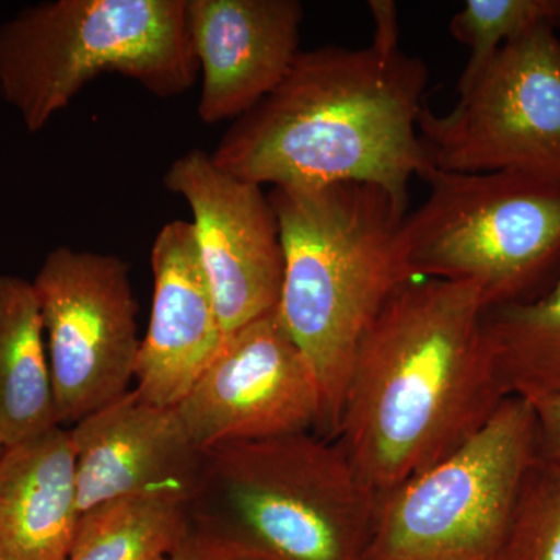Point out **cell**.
<instances>
[{
    "label": "cell",
    "instance_id": "obj_15",
    "mask_svg": "<svg viewBox=\"0 0 560 560\" xmlns=\"http://www.w3.org/2000/svg\"><path fill=\"white\" fill-rule=\"evenodd\" d=\"M81 511L66 427L7 445L0 456V560H68Z\"/></svg>",
    "mask_w": 560,
    "mask_h": 560
},
{
    "label": "cell",
    "instance_id": "obj_17",
    "mask_svg": "<svg viewBox=\"0 0 560 560\" xmlns=\"http://www.w3.org/2000/svg\"><path fill=\"white\" fill-rule=\"evenodd\" d=\"M482 330L508 397L560 396V268L539 293L486 308Z\"/></svg>",
    "mask_w": 560,
    "mask_h": 560
},
{
    "label": "cell",
    "instance_id": "obj_4",
    "mask_svg": "<svg viewBox=\"0 0 560 560\" xmlns=\"http://www.w3.org/2000/svg\"><path fill=\"white\" fill-rule=\"evenodd\" d=\"M378 501L337 440L301 433L206 451L187 517L228 556L366 560Z\"/></svg>",
    "mask_w": 560,
    "mask_h": 560
},
{
    "label": "cell",
    "instance_id": "obj_2",
    "mask_svg": "<svg viewBox=\"0 0 560 560\" xmlns=\"http://www.w3.org/2000/svg\"><path fill=\"white\" fill-rule=\"evenodd\" d=\"M427 83L425 62L400 47L301 50L210 156L257 186L371 184L407 208L408 183L433 172L419 135Z\"/></svg>",
    "mask_w": 560,
    "mask_h": 560
},
{
    "label": "cell",
    "instance_id": "obj_23",
    "mask_svg": "<svg viewBox=\"0 0 560 560\" xmlns=\"http://www.w3.org/2000/svg\"><path fill=\"white\" fill-rule=\"evenodd\" d=\"M226 556V552L221 551L217 545L206 539L189 525V530L173 560H223Z\"/></svg>",
    "mask_w": 560,
    "mask_h": 560
},
{
    "label": "cell",
    "instance_id": "obj_14",
    "mask_svg": "<svg viewBox=\"0 0 560 560\" xmlns=\"http://www.w3.org/2000/svg\"><path fill=\"white\" fill-rule=\"evenodd\" d=\"M153 305L140 342L136 390L158 407L179 404L223 342V326L190 221L172 220L151 245Z\"/></svg>",
    "mask_w": 560,
    "mask_h": 560
},
{
    "label": "cell",
    "instance_id": "obj_13",
    "mask_svg": "<svg viewBox=\"0 0 560 560\" xmlns=\"http://www.w3.org/2000/svg\"><path fill=\"white\" fill-rule=\"evenodd\" d=\"M302 20L298 0H187L202 124L237 120L282 83L301 54Z\"/></svg>",
    "mask_w": 560,
    "mask_h": 560
},
{
    "label": "cell",
    "instance_id": "obj_3",
    "mask_svg": "<svg viewBox=\"0 0 560 560\" xmlns=\"http://www.w3.org/2000/svg\"><path fill=\"white\" fill-rule=\"evenodd\" d=\"M283 280L278 311L323 389L335 438L353 355L371 324L411 280L399 256L404 206L360 183L272 187Z\"/></svg>",
    "mask_w": 560,
    "mask_h": 560
},
{
    "label": "cell",
    "instance_id": "obj_10",
    "mask_svg": "<svg viewBox=\"0 0 560 560\" xmlns=\"http://www.w3.org/2000/svg\"><path fill=\"white\" fill-rule=\"evenodd\" d=\"M175 408L205 452L291 434L324 436L326 423L318 377L278 311L228 334Z\"/></svg>",
    "mask_w": 560,
    "mask_h": 560
},
{
    "label": "cell",
    "instance_id": "obj_6",
    "mask_svg": "<svg viewBox=\"0 0 560 560\" xmlns=\"http://www.w3.org/2000/svg\"><path fill=\"white\" fill-rule=\"evenodd\" d=\"M399 230L410 279L470 283L486 308L539 293L560 268V183L522 173L433 168Z\"/></svg>",
    "mask_w": 560,
    "mask_h": 560
},
{
    "label": "cell",
    "instance_id": "obj_19",
    "mask_svg": "<svg viewBox=\"0 0 560 560\" xmlns=\"http://www.w3.org/2000/svg\"><path fill=\"white\" fill-rule=\"evenodd\" d=\"M541 27H560V0H467L451 21L453 38L469 49L458 91L506 44Z\"/></svg>",
    "mask_w": 560,
    "mask_h": 560
},
{
    "label": "cell",
    "instance_id": "obj_16",
    "mask_svg": "<svg viewBox=\"0 0 560 560\" xmlns=\"http://www.w3.org/2000/svg\"><path fill=\"white\" fill-rule=\"evenodd\" d=\"M58 425L32 280L0 275V440L16 444Z\"/></svg>",
    "mask_w": 560,
    "mask_h": 560
},
{
    "label": "cell",
    "instance_id": "obj_8",
    "mask_svg": "<svg viewBox=\"0 0 560 560\" xmlns=\"http://www.w3.org/2000/svg\"><path fill=\"white\" fill-rule=\"evenodd\" d=\"M448 113L423 106L419 135L433 168L511 172L560 183V38L541 27L506 44Z\"/></svg>",
    "mask_w": 560,
    "mask_h": 560
},
{
    "label": "cell",
    "instance_id": "obj_1",
    "mask_svg": "<svg viewBox=\"0 0 560 560\" xmlns=\"http://www.w3.org/2000/svg\"><path fill=\"white\" fill-rule=\"evenodd\" d=\"M485 311L470 283L411 279L361 338L334 440L378 499L466 444L508 399Z\"/></svg>",
    "mask_w": 560,
    "mask_h": 560
},
{
    "label": "cell",
    "instance_id": "obj_20",
    "mask_svg": "<svg viewBox=\"0 0 560 560\" xmlns=\"http://www.w3.org/2000/svg\"><path fill=\"white\" fill-rule=\"evenodd\" d=\"M500 560H560V463L534 460Z\"/></svg>",
    "mask_w": 560,
    "mask_h": 560
},
{
    "label": "cell",
    "instance_id": "obj_5",
    "mask_svg": "<svg viewBox=\"0 0 560 560\" xmlns=\"http://www.w3.org/2000/svg\"><path fill=\"white\" fill-rule=\"evenodd\" d=\"M198 72L187 0H47L0 24V98L28 132L103 73L171 98Z\"/></svg>",
    "mask_w": 560,
    "mask_h": 560
},
{
    "label": "cell",
    "instance_id": "obj_9",
    "mask_svg": "<svg viewBox=\"0 0 560 560\" xmlns=\"http://www.w3.org/2000/svg\"><path fill=\"white\" fill-rule=\"evenodd\" d=\"M55 405L73 427L130 390L140 342L130 267L116 254L51 249L32 280Z\"/></svg>",
    "mask_w": 560,
    "mask_h": 560
},
{
    "label": "cell",
    "instance_id": "obj_12",
    "mask_svg": "<svg viewBox=\"0 0 560 560\" xmlns=\"http://www.w3.org/2000/svg\"><path fill=\"white\" fill-rule=\"evenodd\" d=\"M69 430L81 515L138 497L189 504L206 452L191 440L175 407H158L130 389Z\"/></svg>",
    "mask_w": 560,
    "mask_h": 560
},
{
    "label": "cell",
    "instance_id": "obj_7",
    "mask_svg": "<svg viewBox=\"0 0 560 560\" xmlns=\"http://www.w3.org/2000/svg\"><path fill=\"white\" fill-rule=\"evenodd\" d=\"M536 458L533 404L508 397L466 444L382 497L366 560H500Z\"/></svg>",
    "mask_w": 560,
    "mask_h": 560
},
{
    "label": "cell",
    "instance_id": "obj_21",
    "mask_svg": "<svg viewBox=\"0 0 560 560\" xmlns=\"http://www.w3.org/2000/svg\"><path fill=\"white\" fill-rule=\"evenodd\" d=\"M530 404L536 412L537 456L560 463V396Z\"/></svg>",
    "mask_w": 560,
    "mask_h": 560
},
{
    "label": "cell",
    "instance_id": "obj_25",
    "mask_svg": "<svg viewBox=\"0 0 560 560\" xmlns=\"http://www.w3.org/2000/svg\"><path fill=\"white\" fill-rule=\"evenodd\" d=\"M7 445L3 444V441L0 440V456H2L3 451H5Z\"/></svg>",
    "mask_w": 560,
    "mask_h": 560
},
{
    "label": "cell",
    "instance_id": "obj_11",
    "mask_svg": "<svg viewBox=\"0 0 560 560\" xmlns=\"http://www.w3.org/2000/svg\"><path fill=\"white\" fill-rule=\"evenodd\" d=\"M164 186L189 205L224 334L276 311L283 280L282 242L261 186L223 171L200 149L172 162Z\"/></svg>",
    "mask_w": 560,
    "mask_h": 560
},
{
    "label": "cell",
    "instance_id": "obj_24",
    "mask_svg": "<svg viewBox=\"0 0 560 560\" xmlns=\"http://www.w3.org/2000/svg\"><path fill=\"white\" fill-rule=\"evenodd\" d=\"M223 560H264L257 558H250V556H226Z\"/></svg>",
    "mask_w": 560,
    "mask_h": 560
},
{
    "label": "cell",
    "instance_id": "obj_22",
    "mask_svg": "<svg viewBox=\"0 0 560 560\" xmlns=\"http://www.w3.org/2000/svg\"><path fill=\"white\" fill-rule=\"evenodd\" d=\"M370 10L375 24L372 44L385 49L400 47L399 10L396 3L390 0H372Z\"/></svg>",
    "mask_w": 560,
    "mask_h": 560
},
{
    "label": "cell",
    "instance_id": "obj_18",
    "mask_svg": "<svg viewBox=\"0 0 560 560\" xmlns=\"http://www.w3.org/2000/svg\"><path fill=\"white\" fill-rule=\"evenodd\" d=\"M189 530L187 504L138 497L81 515L68 560H173Z\"/></svg>",
    "mask_w": 560,
    "mask_h": 560
}]
</instances>
